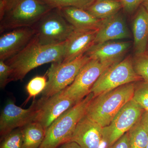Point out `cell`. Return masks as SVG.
Wrapping results in <instances>:
<instances>
[{
  "label": "cell",
  "mask_w": 148,
  "mask_h": 148,
  "mask_svg": "<svg viewBox=\"0 0 148 148\" xmlns=\"http://www.w3.org/2000/svg\"><path fill=\"white\" fill-rule=\"evenodd\" d=\"M66 42L42 45L35 36L23 50L5 61L11 69L10 82L22 80L30 71L43 64L63 62Z\"/></svg>",
  "instance_id": "cell-1"
},
{
  "label": "cell",
  "mask_w": 148,
  "mask_h": 148,
  "mask_svg": "<svg viewBox=\"0 0 148 148\" xmlns=\"http://www.w3.org/2000/svg\"><path fill=\"white\" fill-rule=\"evenodd\" d=\"M135 88V83H130L94 97L88 106L86 116L102 127L108 126L132 100Z\"/></svg>",
  "instance_id": "cell-2"
},
{
  "label": "cell",
  "mask_w": 148,
  "mask_h": 148,
  "mask_svg": "<svg viewBox=\"0 0 148 148\" xmlns=\"http://www.w3.org/2000/svg\"><path fill=\"white\" fill-rule=\"evenodd\" d=\"M94 97L90 92L54 121L47 129L45 138L39 148H57L70 141L77 125Z\"/></svg>",
  "instance_id": "cell-3"
},
{
  "label": "cell",
  "mask_w": 148,
  "mask_h": 148,
  "mask_svg": "<svg viewBox=\"0 0 148 148\" xmlns=\"http://www.w3.org/2000/svg\"><path fill=\"white\" fill-rule=\"evenodd\" d=\"M52 9L42 0H19L1 19V33L33 27Z\"/></svg>",
  "instance_id": "cell-4"
},
{
  "label": "cell",
  "mask_w": 148,
  "mask_h": 148,
  "mask_svg": "<svg viewBox=\"0 0 148 148\" xmlns=\"http://www.w3.org/2000/svg\"><path fill=\"white\" fill-rule=\"evenodd\" d=\"M32 27L38 42L42 45L65 42L75 29L58 8L51 10Z\"/></svg>",
  "instance_id": "cell-5"
},
{
  "label": "cell",
  "mask_w": 148,
  "mask_h": 148,
  "mask_svg": "<svg viewBox=\"0 0 148 148\" xmlns=\"http://www.w3.org/2000/svg\"><path fill=\"white\" fill-rule=\"evenodd\" d=\"M142 78L136 73L131 56L106 69L91 88L94 97L123 85L138 82Z\"/></svg>",
  "instance_id": "cell-6"
},
{
  "label": "cell",
  "mask_w": 148,
  "mask_h": 148,
  "mask_svg": "<svg viewBox=\"0 0 148 148\" xmlns=\"http://www.w3.org/2000/svg\"><path fill=\"white\" fill-rule=\"evenodd\" d=\"M90 59L84 54L69 62L52 63L46 73L48 81L42 98H50L71 84L81 69Z\"/></svg>",
  "instance_id": "cell-7"
},
{
  "label": "cell",
  "mask_w": 148,
  "mask_h": 148,
  "mask_svg": "<svg viewBox=\"0 0 148 148\" xmlns=\"http://www.w3.org/2000/svg\"><path fill=\"white\" fill-rule=\"evenodd\" d=\"M119 61L103 62L90 59L81 69L71 84L62 90L63 93L76 103H79L90 93L92 86L103 72Z\"/></svg>",
  "instance_id": "cell-8"
},
{
  "label": "cell",
  "mask_w": 148,
  "mask_h": 148,
  "mask_svg": "<svg viewBox=\"0 0 148 148\" xmlns=\"http://www.w3.org/2000/svg\"><path fill=\"white\" fill-rule=\"evenodd\" d=\"M143 110L132 99L117 114L109 125L104 127L105 140L110 148L141 119Z\"/></svg>",
  "instance_id": "cell-9"
},
{
  "label": "cell",
  "mask_w": 148,
  "mask_h": 148,
  "mask_svg": "<svg viewBox=\"0 0 148 148\" xmlns=\"http://www.w3.org/2000/svg\"><path fill=\"white\" fill-rule=\"evenodd\" d=\"M40 105V100L34 101L29 108L18 107L12 101H9L0 116L1 138L16 128H21L34 121Z\"/></svg>",
  "instance_id": "cell-10"
},
{
  "label": "cell",
  "mask_w": 148,
  "mask_h": 148,
  "mask_svg": "<svg viewBox=\"0 0 148 148\" xmlns=\"http://www.w3.org/2000/svg\"><path fill=\"white\" fill-rule=\"evenodd\" d=\"M34 121L47 129L54 121L77 103L64 95L62 90L50 98H41Z\"/></svg>",
  "instance_id": "cell-11"
},
{
  "label": "cell",
  "mask_w": 148,
  "mask_h": 148,
  "mask_svg": "<svg viewBox=\"0 0 148 148\" xmlns=\"http://www.w3.org/2000/svg\"><path fill=\"white\" fill-rule=\"evenodd\" d=\"M70 141L77 143L82 148H108L104 137V127L85 114L77 125Z\"/></svg>",
  "instance_id": "cell-12"
},
{
  "label": "cell",
  "mask_w": 148,
  "mask_h": 148,
  "mask_svg": "<svg viewBox=\"0 0 148 148\" xmlns=\"http://www.w3.org/2000/svg\"><path fill=\"white\" fill-rule=\"evenodd\" d=\"M35 36L33 27H23L3 33L0 37V60L5 61L23 50Z\"/></svg>",
  "instance_id": "cell-13"
},
{
  "label": "cell",
  "mask_w": 148,
  "mask_h": 148,
  "mask_svg": "<svg viewBox=\"0 0 148 148\" xmlns=\"http://www.w3.org/2000/svg\"><path fill=\"white\" fill-rule=\"evenodd\" d=\"M130 37L131 35L126 21L119 12L102 20L95 37L94 44L114 40L129 38Z\"/></svg>",
  "instance_id": "cell-14"
},
{
  "label": "cell",
  "mask_w": 148,
  "mask_h": 148,
  "mask_svg": "<svg viewBox=\"0 0 148 148\" xmlns=\"http://www.w3.org/2000/svg\"><path fill=\"white\" fill-rule=\"evenodd\" d=\"M98 30L75 29L66 41L63 62L73 61L84 54L94 44Z\"/></svg>",
  "instance_id": "cell-15"
},
{
  "label": "cell",
  "mask_w": 148,
  "mask_h": 148,
  "mask_svg": "<svg viewBox=\"0 0 148 148\" xmlns=\"http://www.w3.org/2000/svg\"><path fill=\"white\" fill-rule=\"evenodd\" d=\"M131 46L130 41L106 42L94 44L85 54L91 59L101 62L121 61Z\"/></svg>",
  "instance_id": "cell-16"
},
{
  "label": "cell",
  "mask_w": 148,
  "mask_h": 148,
  "mask_svg": "<svg viewBox=\"0 0 148 148\" xmlns=\"http://www.w3.org/2000/svg\"><path fill=\"white\" fill-rule=\"evenodd\" d=\"M134 56L146 53L148 45V11L142 5L132 22Z\"/></svg>",
  "instance_id": "cell-17"
},
{
  "label": "cell",
  "mask_w": 148,
  "mask_h": 148,
  "mask_svg": "<svg viewBox=\"0 0 148 148\" xmlns=\"http://www.w3.org/2000/svg\"><path fill=\"white\" fill-rule=\"evenodd\" d=\"M59 9L66 20L77 30H98L102 23V20L85 10L73 7Z\"/></svg>",
  "instance_id": "cell-18"
},
{
  "label": "cell",
  "mask_w": 148,
  "mask_h": 148,
  "mask_svg": "<svg viewBox=\"0 0 148 148\" xmlns=\"http://www.w3.org/2000/svg\"><path fill=\"white\" fill-rule=\"evenodd\" d=\"M23 135L22 148H39L45 138L46 129L34 121L21 127Z\"/></svg>",
  "instance_id": "cell-19"
},
{
  "label": "cell",
  "mask_w": 148,
  "mask_h": 148,
  "mask_svg": "<svg viewBox=\"0 0 148 148\" xmlns=\"http://www.w3.org/2000/svg\"><path fill=\"white\" fill-rule=\"evenodd\" d=\"M122 8L119 0H95L86 10L98 19H106L119 12Z\"/></svg>",
  "instance_id": "cell-20"
},
{
  "label": "cell",
  "mask_w": 148,
  "mask_h": 148,
  "mask_svg": "<svg viewBox=\"0 0 148 148\" xmlns=\"http://www.w3.org/2000/svg\"><path fill=\"white\" fill-rule=\"evenodd\" d=\"M130 148H145L148 144V133L139 121L128 131Z\"/></svg>",
  "instance_id": "cell-21"
},
{
  "label": "cell",
  "mask_w": 148,
  "mask_h": 148,
  "mask_svg": "<svg viewBox=\"0 0 148 148\" xmlns=\"http://www.w3.org/2000/svg\"><path fill=\"white\" fill-rule=\"evenodd\" d=\"M52 8H78L86 10L95 0H42Z\"/></svg>",
  "instance_id": "cell-22"
},
{
  "label": "cell",
  "mask_w": 148,
  "mask_h": 148,
  "mask_svg": "<svg viewBox=\"0 0 148 148\" xmlns=\"http://www.w3.org/2000/svg\"><path fill=\"white\" fill-rule=\"evenodd\" d=\"M23 143L21 128H16L1 138L0 148H22Z\"/></svg>",
  "instance_id": "cell-23"
},
{
  "label": "cell",
  "mask_w": 148,
  "mask_h": 148,
  "mask_svg": "<svg viewBox=\"0 0 148 148\" xmlns=\"http://www.w3.org/2000/svg\"><path fill=\"white\" fill-rule=\"evenodd\" d=\"M47 82L46 74L43 76H36L32 78L26 86V90L29 95L27 101L30 98H35L42 92L45 89Z\"/></svg>",
  "instance_id": "cell-24"
},
{
  "label": "cell",
  "mask_w": 148,
  "mask_h": 148,
  "mask_svg": "<svg viewBox=\"0 0 148 148\" xmlns=\"http://www.w3.org/2000/svg\"><path fill=\"white\" fill-rule=\"evenodd\" d=\"M135 103L144 110L148 112V83L135 84V90L132 98Z\"/></svg>",
  "instance_id": "cell-25"
},
{
  "label": "cell",
  "mask_w": 148,
  "mask_h": 148,
  "mask_svg": "<svg viewBox=\"0 0 148 148\" xmlns=\"http://www.w3.org/2000/svg\"><path fill=\"white\" fill-rule=\"evenodd\" d=\"M132 63L137 74L148 83V54L134 56L132 57Z\"/></svg>",
  "instance_id": "cell-26"
},
{
  "label": "cell",
  "mask_w": 148,
  "mask_h": 148,
  "mask_svg": "<svg viewBox=\"0 0 148 148\" xmlns=\"http://www.w3.org/2000/svg\"><path fill=\"white\" fill-rule=\"evenodd\" d=\"M11 73L10 67L5 61L0 60V87L2 89L10 82Z\"/></svg>",
  "instance_id": "cell-27"
},
{
  "label": "cell",
  "mask_w": 148,
  "mask_h": 148,
  "mask_svg": "<svg viewBox=\"0 0 148 148\" xmlns=\"http://www.w3.org/2000/svg\"><path fill=\"white\" fill-rule=\"evenodd\" d=\"M122 8L128 14H132L143 3L144 0H119Z\"/></svg>",
  "instance_id": "cell-28"
},
{
  "label": "cell",
  "mask_w": 148,
  "mask_h": 148,
  "mask_svg": "<svg viewBox=\"0 0 148 148\" xmlns=\"http://www.w3.org/2000/svg\"><path fill=\"white\" fill-rule=\"evenodd\" d=\"M19 0H1L0 19H2L6 12L10 10Z\"/></svg>",
  "instance_id": "cell-29"
},
{
  "label": "cell",
  "mask_w": 148,
  "mask_h": 148,
  "mask_svg": "<svg viewBox=\"0 0 148 148\" xmlns=\"http://www.w3.org/2000/svg\"><path fill=\"white\" fill-rule=\"evenodd\" d=\"M110 148H130L128 132L122 136Z\"/></svg>",
  "instance_id": "cell-30"
},
{
  "label": "cell",
  "mask_w": 148,
  "mask_h": 148,
  "mask_svg": "<svg viewBox=\"0 0 148 148\" xmlns=\"http://www.w3.org/2000/svg\"><path fill=\"white\" fill-rule=\"evenodd\" d=\"M57 148H82L76 143L73 141L66 142L62 144Z\"/></svg>",
  "instance_id": "cell-31"
},
{
  "label": "cell",
  "mask_w": 148,
  "mask_h": 148,
  "mask_svg": "<svg viewBox=\"0 0 148 148\" xmlns=\"http://www.w3.org/2000/svg\"><path fill=\"white\" fill-rule=\"evenodd\" d=\"M140 121L148 133V112H144L140 119Z\"/></svg>",
  "instance_id": "cell-32"
},
{
  "label": "cell",
  "mask_w": 148,
  "mask_h": 148,
  "mask_svg": "<svg viewBox=\"0 0 148 148\" xmlns=\"http://www.w3.org/2000/svg\"><path fill=\"white\" fill-rule=\"evenodd\" d=\"M142 5L148 11V0H144Z\"/></svg>",
  "instance_id": "cell-33"
},
{
  "label": "cell",
  "mask_w": 148,
  "mask_h": 148,
  "mask_svg": "<svg viewBox=\"0 0 148 148\" xmlns=\"http://www.w3.org/2000/svg\"><path fill=\"white\" fill-rule=\"evenodd\" d=\"M146 53H147V54H148V45L147 47V51H146Z\"/></svg>",
  "instance_id": "cell-34"
},
{
  "label": "cell",
  "mask_w": 148,
  "mask_h": 148,
  "mask_svg": "<svg viewBox=\"0 0 148 148\" xmlns=\"http://www.w3.org/2000/svg\"><path fill=\"white\" fill-rule=\"evenodd\" d=\"M145 148H148V145H147V147H146Z\"/></svg>",
  "instance_id": "cell-35"
},
{
  "label": "cell",
  "mask_w": 148,
  "mask_h": 148,
  "mask_svg": "<svg viewBox=\"0 0 148 148\" xmlns=\"http://www.w3.org/2000/svg\"></svg>",
  "instance_id": "cell-36"
}]
</instances>
